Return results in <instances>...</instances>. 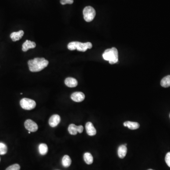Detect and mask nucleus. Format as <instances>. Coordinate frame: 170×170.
<instances>
[{
    "label": "nucleus",
    "instance_id": "obj_1",
    "mask_svg": "<svg viewBox=\"0 0 170 170\" xmlns=\"http://www.w3.org/2000/svg\"><path fill=\"white\" fill-rule=\"evenodd\" d=\"M49 61L44 58H35L28 61L29 70L33 72H39L47 66Z\"/></svg>",
    "mask_w": 170,
    "mask_h": 170
},
{
    "label": "nucleus",
    "instance_id": "obj_2",
    "mask_svg": "<svg viewBox=\"0 0 170 170\" xmlns=\"http://www.w3.org/2000/svg\"><path fill=\"white\" fill-rule=\"evenodd\" d=\"M104 59L109 61L111 65L117 63L118 61V52L116 48L113 47L111 49H107L103 54Z\"/></svg>",
    "mask_w": 170,
    "mask_h": 170
},
{
    "label": "nucleus",
    "instance_id": "obj_3",
    "mask_svg": "<svg viewBox=\"0 0 170 170\" xmlns=\"http://www.w3.org/2000/svg\"><path fill=\"white\" fill-rule=\"evenodd\" d=\"M92 47V44L90 42H72L68 45V48L71 51L77 49L78 51L84 52Z\"/></svg>",
    "mask_w": 170,
    "mask_h": 170
},
{
    "label": "nucleus",
    "instance_id": "obj_4",
    "mask_svg": "<svg viewBox=\"0 0 170 170\" xmlns=\"http://www.w3.org/2000/svg\"><path fill=\"white\" fill-rule=\"evenodd\" d=\"M84 19L87 22H91L94 19L96 14L95 10L92 7H86L83 11Z\"/></svg>",
    "mask_w": 170,
    "mask_h": 170
},
{
    "label": "nucleus",
    "instance_id": "obj_5",
    "mask_svg": "<svg viewBox=\"0 0 170 170\" xmlns=\"http://www.w3.org/2000/svg\"><path fill=\"white\" fill-rule=\"evenodd\" d=\"M20 105L21 108L24 110H31L36 106V103L33 100L24 98L20 101Z\"/></svg>",
    "mask_w": 170,
    "mask_h": 170
},
{
    "label": "nucleus",
    "instance_id": "obj_6",
    "mask_svg": "<svg viewBox=\"0 0 170 170\" xmlns=\"http://www.w3.org/2000/svg\"><path fill=\"white\" fill-rule=\"evenodd\" d=\"M24 125L25 128L30 132H34L38 131L39 128L38 124L35 122L30 119L27 120L25 121Z\"/></svg>",
    "mask_w": 170,
    "mask_h": 170
},
{
    "label": "nucleus",
    "instance_id": "obj_7",
    "mask_svg": "<svg viewBox=\"0 0 170 170\" xmlns=\"http://www.w3.org/2000/svg\"><path fill=\"white\" fill-rule=\"evenodd\" d=\"M85 94L81 92H76L72 94L71 95V98L74 102H82L85 99Z\"/></svg>",
    "mask_w": 170,
    "mask_h": 170
},
{
    "label": "nucleus",
    "instance_id": "obj_8",
    "mask_svg": "<svg viewBox=\"0 0 170 170\" xmlns=\"http://www.w3.org/2000/svg\"><path fill=\"white\" fill-rule=\"evenodd\" d=\"M60 121V116L58 114H54L50 117L49 120V124L52 127H55L59 124Z\"/></svg>",
    "mask_w": 170,
    "mask_h": 170
},
{
    "label": "nucleus",
    "instance_id": "obj_9",
    "mask_svg": "<svg viewBox=\"0 0 170 170\" xmlns=\"http://www.w3.org/2000/svg\"><path fill=\"white\" fill-rule=\"evenodd\" d=\"M86 130L87 133L89 136H93L97 134V131L94 126L92 123L88 122L86 124Z\"/></svg>",
    "mask_w": 170,
    "mask_h": 170
},
{
    "label": "nucleus",
    "instance_id": "obj_10",
    "mask_svg": "<svg viewBox=\"0 0 170 170\" xmlns=\"http://www.w3.org/2000/svg\"><path fill=\"white\" fill-rule=\"evenodd\" d=\"M35 46H36V44L35 42L27 40L23 43L22 50L24 52H26L31 48H34Z\"/></svg>",
    "mask_w": 170,
    "mask_h": 170
},
{
    "label": "nucleus",
    "instance_id": "obj_11",
    "mask_svg": "<svg viewBox=\"0 0 170 170\" xmlns=\"http://www.w3.org/2000/svg\"><path fill=\"white\" fill-rule=\"evenodd\" d=\"M24 31L23 30H20L18 32H14L10 34V37L13 41L16 42L21 39L22 36L24 35Z\"/></svg>",
    "mask_w": 170,
    "mask_h": 170
},
{
    "label": "nucleus",
    "instance_id": "obj_12",
    "mask_svg": "<svg viewBox=\"0 0 170 170\" xmlns=\"http://www.w3.org/2000/svg\"><path fill=\"white\" fill-rule=\"evenodd\" d=\"M65 84L69 87H75L78 84V81L76 79L73 78H67L65 80Z\"/></svg>",
    "mask_w": 170,
    "mask_h": 170
},
{
    "label": "nucleus",
    "instance_id": "obj_13",
    "mask_svg": "<svg viewBox=\"0 0 170 170\" xmlns=\"http://www.w3.org/2000/svg\"><path fill=\"white\" fill-rule=\"evenodd\" d=\"M125 127H127L131 130H134L139 128L140 125L137 122H132V121H127L124 124Z\"/></svg>",
    "mask_w": 170,
    "mask_h": 170
},
{
    "label": "nucleus",
    "instance_id": "obj_14",
    "mask_svg": "<svg viewBox=\"0 0 170 170\" xmlns=\"http://www.w3.org/2000/svg\"><path fill=\"white\" fill-rule=\"evenodd\" d=\"M127 153V147L125 145H120L118 150V155L120 158L123 159L125 157Z\"/></svg>",
    "mask_w": 170,
    "mask_h": 170
},
{
    "label": "nucleus",
    "instance_id": "obj_15",
    "mask_svg": "<svg viewBox=\"0 0 170 170\" xmlns=\"http://www.w3.org/2000/svg\"><path fill=\"white\" fill-rule=\"evenodd\" d=\"M72 164V160L71 158L68 155H65L62 158V164L64 167H68Z\"/></svg>",
    "mask_w": 170,
    "mask_h": 170
},
{
    "label": "nucleus",
    "instance_id": "obj_16",
    "mask_svg": "<svg viewBox=\"0 0 170 170\" xmlns=\"http://www.w3.org/2000/svg\"><path fill=\"white\" fill-rule=\"evenodd\" d=\"M161 86L164 87H170V75L164 77L161 81Z\"/></svg>",
    "mask_w": 170,
    "mask_h": 170
},
{
    "label": "nucleus",
    "instance_id": "obj_17",
    "mask_svg": "<svg viewBox=\"0 0 170 170\" xmlns=\"http://www.w3.org/2000/svg\"><path fill=\"white\" fill-rule=\"evenodd\" d=\"M84 159L85 162L87 164H91L93 162V157L91 153L87 152L84 153Z\"/></svg>",
    "mask_w": 170,
    "mask_h": 170
},
{
    "label": "nucleus",
    "instance_id": "obj_18",
    "mask_svg": "<svg viewBox=\"0 0 170 170\" xmlns=\"http://www.w3.org/2000/svg\"><path fill=\"white\" fill-rule=\"evenodd\" d=\"M68 131L71 135H76L78 133V126L74 124H71L68 126Z\"/></svg>",
    "mask_w": 170,
    "mask_h": 170
},
{
    "label": "nucleus",
    "instance_id": "obj_19",
    "mask_svg": "<svg viewBox=\"0 0 170 170\" xmlns=\"http://www.w3.org/2000/svg\"><path fill=\"white\" fill-rule=\"evenodd\" d=\"M39 151L41 155L42 156L46 155L48 152L47 146L46 144H41L39 146Z\"/></svg>",
    "mask_w": 170,
    "mask_h": 170
},
{
    "label": "nucleus",
    "instance_id": "obj_20",
    "mask_svg": "<svg viewBox=\"0 0 170 170\" xmlns=\"http://www.w3.org/2000/svg\"><path fill=\"white\" fill-rule=\"evenodd\" d=\"M7 146L3 143L0 142V155H4L7 152Z\"/></svg>",
    "mask_w": 170,
    "mask_h": 170
},
{
    "label": "nucleus",
    "instance_id": "obj_21",
    "mask_svg": "<svg viewBox=\"0 0 170 170\" xmlns=\"http://www.w3.org/2000/svg\"><path fill=\"white\" fill-rule=\"evenodd\" d=\"M20 167L18 164H14L8 167L6 170H20Z\"/></svg>",
    "mask_w": 170,
    "mask_h": 170
},
{
    "label": "nucleus",
    "instance_id": "obj_22",
    "mask_svg": "<svg viewBox=\"0 0 170 170\" xmlns=\"http://www.w3.org/2000/svg\"><path fill=\"white\" fill-rule=\"evenodd\" d=\"M165 161L168 166L170 167V152L166 154L165 157Z\"/></svg>",
    "mask_w": 170,
    "mask_h": 170
},
{
    "label": "nucleus",
    "instance_id": "obj_23",
    "mask_svg": "<svg viewBox=\"0 0 170 170\" xmlns=\"http://www.w3.org/2000/svg\"><path fill=\"white\" fill-rule=\"evenodd\" d=\"M74 0H60V2L62 5L66 4H72L73 3Z\"/></svg>",
    "mask_w": 170,
    "mask_h": 170
},
{
    "label": "nucleus",
    "instance_id": "obj_24",
    "mask_svg": "<svg viewBox=\"0 0 170 170\" xmlns=\"http://www.w3.org/2000/svg\"><path fill=\"white\" fill-rule=\"evenodd\" d=\"M83 130H84V128H83V126H78V132L81 133L83 132Z\"/></svg>",
    "mask_w": 170,
    "mask_h": 170
},
{
    "label": "nucleus",
    "instance_id": "obj_25",
    "mask_svg": "<svg viewBox=\"0 0 170 170\" xmlns=\"http://www.w3.org/2000/svg\"><path fill=\"white\" fill-rule=\"evenodd\" d=\"M152 170V169H149V170Z\"/></svg>",
    "mask_w": 170,
    "mask_h": 170
},
{
    "label": "nucleus",
    "instance_id": "obj_26",
    "mask_svg": "<svg viewBox=\"0 0 170 170\" xmlns=\"http://www.w3.org/2000/svg\"><path fill=\"white\" fill-rule=\"evenodd\" d=\"M28 133H29V134H30V131L28 132Z\"/></svg>",
    "mask_w": 170,
    "mask_h": 170
},
{
    "label": "nucleus",
    "instance_id": "obj_27",
    "mask_svg": "<svg viewBox=\"0 0 170 170\" xmlns=\"http://www.w3.org/2000/svg\"><path fill=\"white\" fill-rule=\"evenodd\" d=\"M0 161H1V158H0Z\"/></svg>",
    "mask_w": 170,
    "mask_h": 170
},
{
    "label": "nucleus",
    "instance_id": "obj_28",
    "mask_svg": "<svg viewBox=\"0 0 170 170\" xmlns=\"http://www.w3.org/2000/svg\"></svg>",
    "mask_w": 170,
    "mask_h": 170
}]
</instances>
